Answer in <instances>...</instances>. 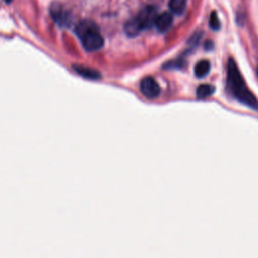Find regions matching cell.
<instances>
[{
	"mask_svg": "<svg viewBox=\"0 0 258 258\" xmlns=\"http://www.w3.org/2000/svg\"><path fill=\"white\" fill-rule=\"evenodd\" d=\"M11 1H12V0H5V2H6V3H10Z\"/></svg>",
	"mask_w": 258,
	"mask_h": 258,
	"instance_id": "obj_14",
	"label": "cell"
},
{
	"mask_svg": "<svg viewBox=\"0 0 258 258\" xmlns=\"http://www.w3.org/2000/svg\"><path fill=\"white\" fill-rule=\"evenodd\" d=\"M50 14L53 20L59 25H64L68 22V13L59 3H52L50 6Z\"/></svg>",
	"mask_w": 258,
	"mask_h": 258,
	"instance_id": "obj_5",
	"label": "cell"
},
{
	"mask_svg": "<svg viewBox=\"0 0 258 258\" xmlns=\"http://www.w3.org/2000/svg\"><path fill=\"white\" fill-rule=\"evenodd\" d=\"M183 66V61L180 60V59H176V60H173V61H170L168 63H166L164 66V68L166 69H180L181 67Z\"/></svg>",
	"mask_w": 258,
	"mask_h": 258,
	"instance_id": "obj_12",
	"label": "cell"
},
{
	"mask_svg": "<svg viewBox=\"0 0 258 258\" xmlns=\"http://www.w3.org/2000/svg\"><path fill=\"white\" fill-rule=\"evenodd\" d=\"M141 93L148 99H155L160 94V87L152 77L144 78L140 83Z\"/></svg>",
	"mask_w": 258,
	"mask_h": 258,
	"instance_id": "obj_4",
	"label": "cell"
},
{
	"mask_svg": "<svg viewBox=\"0 0 258 258\" xmlns=\"http://www.w3.org/2000/svg\"><path fill=\"white\" fill-rule=\"evenodd\" d=\"M168 6L172 13L180 15L185 10L186 0H169Z\"/></svg>",
	"mask_w": 258,
	"mask_h": 258,
	"instance_id": "obj_8",
	"label": "cell"
},
{
	"mask_svg": "<svg viewBox=\"0 0 258 258\" xmlns=\"http://www.w3.org/2000/svg\"><path fill=\"white\" fill-rule=\"evenodd\" d=\"M172 15L169 12H162L156 16L154 25L159 32H165L172 24Z\"/></svg>",
	"mask_w": 258,
	"mask_h": 258,
	"instance_id": "obj_6",
	"label": "cell"
},
{
	"mask_svg": "<svg viewBox=\"0 0 258 258\" xmlns=\"http://www.w3.org/2000/svg\"><path fill=\"white\" fill-rule=\"evenodd\" d=\"M157 13L153 6L144 7L134 18L125 24V31L129 36H136L143 29L150 28L156 19Z\"/></svg>",
	"mask_w": 258,
	"mask_h": 258,
	"instance_id": "obj_3",
	"label": "cell"
},
{
	"mask_svg": "<svg viewBox=\"0 0 258 258\" xmlns=\"http://www.w3.org/2000/svg\"><path fill=\"white\" fill-rule=\"evenodd\" d=\"M209 25L211 26V28H212L213 30H219L220 27H221V23H220L219 17H218V15H217V13H216L215 11H213V12L211 13Z\"/></svg>",
	"mask_w": 258,
	"mask_h": 258,
	"instance_id": "obj_11",
	"label": "cell"
},
{
	"mask_svg": "<svg viewBox=\"0 0 258 258\" xmlns=\"http://www.w3.org/2000/svg\"><path fill=\"white\" fill-rule=\"evenodd\" d=\"M227 88L231 95L240 103L253 110H258V100L249 90L233 58H229L227 63Z\"/></svg>",
	"mask_w": 258,
	"mask_h": 258,
	"instance_id": "obj_1",
	"label": "cell"
},
{
	"mask_svg": "<svg viewBox=\"0 0 258 258\" xmlns=\"http://www.w3.org/2000/svg\"><path fill=\"white\" fill-rule=\"evenodd\" d=\"M75 70L76 72L79 74V75H82L83 77H86V78H89V79H98L100 78V74L92 69H89V68H86V67H75Z\"/></svg>",
	"mask_w": 258,
	"mask_h": 258,
	"instance_id": "obj_10",
	"label": "cell"
},
{
	"mask_svg": "<svg viewBox=\"0 0 258 258\" xmlns=\"http://www.w3.org/2000/svg\"><path fill=\"white\" fill-rule=\"evenodd\" d=\"M257 77H258V67H257Z\"/></svg>",
	"mask_w": 258,
	"mask_h": 258,
	"instance_id": "obj_15",
	"label": "cell"
},
{
	"mask_svg": "<svg viewBox=\"0 0 258 258\" xmlns=\"http://www.w3.org/2000/svg\"><path fill=\"white\" fill-rule=\"evenodd\" d=\"M215 92V87L210 84H203L200 85L197 89V97L199 99H205L213 95Z\"/></svg>",
	"mask_w": 258,
	"mask_h": 258,
	"instance_id": "obj_9",
	"label": "cell"
},
{
	"mask_svg": "<svg viewBox=\"0 0 258 258\" xmlns=\"http://www.w3.org/2000/svg\"><path fill=\"white\" fill-rule=\"evenodd\" d=\"M76 33L79 36L84 48L88 51H96L103 47L104 38L97 24L90 20H84L76 27Z\"/></svg>",
	"mask_w": 258,
	"mask_h": 258,
	"instance_id": "obj_2",
	"label": "cell"
},
{
	"mask_svg": "<svg viewBox=\"0 0 258 258\" xmlns=\"http://www.w3.org/2000/svg\"><path fill=\"white\" fill-rule=\"evenodd\" d=\"M210 70H211L210 61L207 59H202L197 62V64L195 66L194 72L197 78H204L209 74Z\"/></svg>",
	"mask_w": 258,
	"mask_h": 258,
	"instance_id": "obj_7",
	"label": "cell"
},
{
	"mask_svg": "<svg viewBox=\"0 0 258 258\" xmlns=\"http://www.w3.org/2000/svg\"><path fill=\"white\" fill-rule=\"evenodd\" d=\"M205 46H206V49H209V41L206 42V45H205ZM212 47H213V43L210 42V48L212 49Z\"/></svg>",
	"mask_w": 258,
	"mask_h": 258,
	"instance_id": "obj_13",
	"label": "cell"
}]
</instances>
